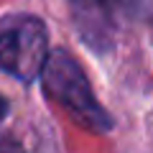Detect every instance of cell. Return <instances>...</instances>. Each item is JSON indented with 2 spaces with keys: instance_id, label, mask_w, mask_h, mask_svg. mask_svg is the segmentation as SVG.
Listing matches in <instances>:
<instances>
[{
  "instance_id": "6da1fadb",
  "label": "cell",
  "mask_w": 153,
  "mask_h": 153,
  "mask_svg": "<svg viewBox=\"0 0 153 153\" xmlns=\"http://www.w3.org/2000/svg\"><path fill=\"white\" fill-rule=\"evenodd\" d=\"M41 84H44L46 97L56 102L84 130L97 133V135L112 130V117L97 102L84 69L66 49H54L49 54V61L41 71Z\"/></svg>"
},
{
  "instance_id": "7a4b0ae2",
  "label": "cell",
  "mask_w": 153,
  "mask_h": 153,
  "mask_svg": "<svg viewBox=\"0 0 153 153\" xmlns=\"http://www.w3.org/2000/svg\"><path fill=\"white\" fill-rule=\"evenodd\" d=\"M69 13L79 41L105 56L115 49L123 28L153 13V0H69Z\"/></svg>"
},
{
  "instance_id": "3957f363",
  "label": "cell",
  "mask_w": 153,
  "mask_h": 153,
  "mask_svg": "<svg viewBox=\"0 0 153 153\" xmlns=\"http://www.w3.org/2000/svg\"><path fill=\"white\" fill-rule=\"evenodd\" d=\"M49 33L41 18L10 13L0 18V71L23 84L36 82L49 61Z\"/></svg>"
},
{
  "instance_id": "277c9868",
  "label": "cell",
  "mask_w": 153,
  "mask_h": 153,
  "mask_svg": "<svg viewBox=\"0 0 153 153\" xmlns=\"http://www.w3.org/2000/svg\"><path fill=\"white\" fill-rule=\"evenodd\" d=\"M8 112H10V102H8V100L0 94V125H3V120L8 117Z\"/></svg>"
}]
</instances>
